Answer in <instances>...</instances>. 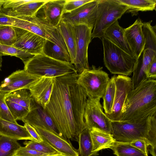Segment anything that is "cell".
<instances>
[{
  "label": "cell",
  "mask_w": 156,
  "mask_h": 156,
  "mask_svg": "<svg viewBox=\"0 0 156 156\" xmlns=\"http://www.w3.org/2000/svg\"><path fill=\"white\" fill-rule=\"evenodd\" d=\"M77 72L54 78L49 101L45 110L55 123L61 136L77 141L86 128L84 115L87 97L77 83Z\"/></svg>",
  "instance_id": "cell-1"
},
{
  "label": "cell",
  "mask_w": 156,
  "mask_h": 156,
  "mask_svg": "<svg viewBox=\"0 0 156 156\" xmlns=\"http://www.w3.org/2000/svg\"><path fill=\"white\" fill-rule=\"evenodd\" d=\"M156 114V80L148 79L128 94L120 121L143 120Z\"/></svg>",
  "instance_id": "cell-2"
},
{
  "label": "cell",
  "mask_w": 156,
  "mask_h": 156,
  "mask_svg": "<svg viewBox=\"0 0 156 156\" xmlns=\"http://www.w3.org/2000/svg\"><path fill=\"white\" fill-rule=\"evenodd\" d=\"M156 114L139 120L112 121L111 134L116 142L130 143L143 139L156 147Z\"/></svg>",
  "instance_id": "cell-3"
},
{
  "label": "cell",
  "mask_w": 156,
  "mask_h": 156,
  "mask_svg": "<svg viewBox=\"0 0 156 156\" xmlns=\"http://www.w3.org/2000/svg\"><path fill=\"white\" fill-rule=\"evenodd\" d=\"M23 63L25 71L40 77L55 78L77 72L71 63L54 59L43 53L34 55Z\"/></svg>",
  "instance_id": "cell-4"
},
{
  "label": "cell",
  "mask_w": 156,
  "mask_h": 156,
  "mask_svg": "<svg viewBox=\"0 0 156 156\" xmlns=\"http://www.w3.org/2000/svg\"><path fill=\"white\" fill-rule=\"evenodd\" d=\"M105 65L112 74L131 75L137 62L135 57L128 54L105 37L101 38Z\"/></svg>",
  "instance_id": "cell-5"
},
{
  "label": "cell",
  "mask_w": 156,
  "mask_h": 156,
  "mask_svg": "<svg viewBox=\"0 0 156 156\" xmlns=\"http://www.w3.org/2000/svg\"><path fill=\"white\" fill-rule=\"evenodd\" d=\"M128 9V6L118 0H98L96 17L92 39L104 37L106 29L120 19Z\"/></svg>",
  "instance_id": "cell-6"
},
{
  "label": "cell",
  "mask_w": 156,
  "mask_h": 156,
  "mask_svg": "<svg viewBox=\"0 0 156 156\" xmlns=\"http://www.w3.org/2000/svg\"><path fill=\"white\" fill-rule=\"evenodd\" d=\"M12 17L13 26L34 33L68 51L58 26L52 27L36 16Z\"/></svg>",
  "instance_id": "cell-7"
},
{
  "label": "cell",
  "mask_w": 156,
  "mask_h": 156,
  "mask_svg": "<svg viewBox=\"0 0 156 156\" xmlns=\"http://www.w3.org/2000/svg\"><path fill=\"white\" fill-rule=\"evenodd\" d=\"M102 69L92 65L79 74L77 83L84 90L88 98H103L110 78Z\"/></svg>",
  "instance_id": "cell-8"
},
{
  "label": "cell",
  "mask_w": 156,
  "mask_h": 156,
  "mask_svg": "<svg viewBox=\"0 0 156 156\" xmlns=\"http://www.w3.org/2000/svg\"><path fill=\"white\" fill-rule=\"evenodd\" d=\"M73 26L76 49V58L73 65L77 73L80 74L84 70L90 68L88 48L92 40L93 29L84 24Z\"/></svg>",
  "instance_id": "cell-9"
},
{
  "label": "cell",
  "mask_w": 156,
  "mask_h": 156,
  "mask_svg": "<svg viewBox=\"0 0 156 156\" xmlns=\"http://www.w3.org/2000/svg\"><path fill=\"white\" fill-rule=\"evenodd\" d=\"M100 99L87 98L84 115L85 123L90 130L95 128L111 134L112 121L104 112Z\"/></svg>",
  "instance_id": "cell-10"
},
{
  "label": "cell",
  "mask_w": 156,
  "mask_h": 156,
  "mask_svg": "<svg viewBox=\"0 0 156 156\" xmlns=\"http://www.w3.org/2000/svg\"><path fill=\"white\" fill-rule=\"evenodd\" d=\"M14 27L16 40L12 46L34 55L43 53L46 39L27 30Z\"/></svg>",
  "instance_id": "cell-11"
},
{
  "label": "cell",
  "mask_w": 156,
  "mask_h": 156,
  "mask_svg": "<svg viewBox=\"0 0 156 156\" xmlns=\"http://www.w3.org/2000/svg\"><path fill=\"white\" fill-rule=\"evenodd\" d=\"M98 0H92L72 11L64 13L61 20L74 25L84 24L92 29L95 23Z\"/></svg>",
  "instance_id": "cell-12"
},
{
  "label": "cell",
  "mask_w": 156,
  "mask_h": 156,
  "mask_svg": "<svg viewBox=\"0 0 156 156\" xmlns=\"http://www.w3.org/2000/svg\"><path fill=\"white\" fill-rule=\"evenodd\" d=\"M115 93L112 112L106 115L112 121H119L127 96L132 89V85L131 79L127 76L115 75Z\"/></svg>",
  "instance_id": "cell-13"
},
{
  "label": "cell",
  "mask_w": 156,
  "mask_h": 156,
  "mask_svg": "<svg viewBox=\"0 0 156 156\" xmlns=\"http://www.w3.org/2000/svg\"><path fill=\"white\" fill-rule=\"evenodd\" d=\"M31 98L29 90L26 89L6 93V103L16 120H22L27 114Z\"/></svg>",
  "instance_id": "cell-14"
},
{
  "label": "cell",
  "mask_w": 156,
  "mask_h": 156,
  "mask_svg": "<svg viewBox=\"0 0 156 156\" xmlns=\"http://www.w3.org/2000/svg\"><path fill=\"white\" fill-rule=\"evenodd\" d=\"M22 121L24 123H27L32 126H37L44 128L62 137L51 117L32 97L29 111Z\"/></svg>",
  "instance_id": "cell-15"
},
{
  "label": "cell",
  "mask_w": 156,
  "mask_h": 156,
  "mask_svg": "<svg viewBox=\"0 0 156 156\" xmlns=\"http://www.w3.org/2000/svg\"><path fill=\"white\" fill-rule=\"evenodd\" d=\"M41 77L30 74L24 69L13 72L0 85V93H7L16 90H29Z\"/></svg>",
  "instance_id": "cell-16"
},
{
  "label": "cell",
  "mask_w": 156,
  "mask_h": 156,
  "mask_svg": "<svg viewBox=\"0 0 156 156\" xmlns=\"http://www.w3.org/2000/svg\"><path fill=\"white\" fill-rule=\"evenodd\" d=\"M32 127L43 140L62 154L67 156H79L77 150L73 146L69 140L44 128L37 126Z\"/></svg>",
  "instance_id": "cell-17"
},
{
  "label": "cell",
  "mask_w": 156,
  "mask_h": 156,
  "mask_svg": "<svg viewBox=\"0 0 156 156\" xmlns=\"http://www.w3.org/2000/svg\"><path fill=\"white\" fill-rule=\"evenodd\" d=\"M65 0H48L36 16L52 27L57 28L63 14Z\"/></svg>",
  "instance_id": "cell-18"
},
{
  "label": "cell",
  "mask_w": 156,
  "mask_h": 156,
  "mask_svg": "<svg viewBox=\"0 0 156 156\" xmlns=\"http://www.w3.org/2000/svg\"><path fill=\"white\" fill-rule=\"evenodd\" d=\"M142 23L139 18L133 24L124 29L126 40L137 59L144 51L145 44L142 29Z\"/></svg>",
  "instance_id": "cell-19"
},
{
  "label": "cell",
  "mask_w": 156,
  "mask_h": 156,
  "mask_svg": "<svg viewBox=\"0 0 156 156\" xmlns=\"http://www.w3.org/2000/svg\"><path fill=\"white\" fill-rule=\"evenodd\" d=\"M54 79V77H41L29 90L35 101L44 109L51 94Z\"/></svg>",
  "instance_id": "cell-20"
},
{
  "label": "cell",
  "mask_w": 156,
  "mask_h": 156,
  "mask_svg": "<svg viewBox=\"0 0 156 156\" xmlns=\"http://www.w3.org/2000/svg\"><path fill=\"white\" fill-rule=\"evenodd\" d=\"M156 56V52L146 49L143 51L137 59L135 67L133 72L131 79L132 89L137 88L142 83L148 80L147 73L153 58Z\"/></svg>",
  "instance_id": "cell-21"
},
{
  "label": "cell",
  "mask_w": 156,
  "mask_h": 156,
  "mask_svg": "<svg viewBox=\"0 0 156 156\" xmlns=\"http://www.w3.org/2000/svg\"><path fill=\"white\" fill-rule=\"evenodd\" d=\"M104 37L128 54L136 57L126 40L124 29L119 25L118 20L106 29Z\"/></svg>",
  "instance_id": "cell-22"
},
{
  "label": "cell",
  "mask_w": 156,
  "mask_h": 156,
  "mask_svg": "<svg viewBox=\"0 0 156 156\" xmlns=\"http://www.w3.org/2000/svg\"><path fill=\"white\" fill-rule=\"evenodd\" d=\"M0 134L17 140L33 139L24 126L0 118Z\"/></svg>",
  "instance_id": "cell-23"
},
{
  "label": "cell",
  "mask_w": 156,
  "mask_h": 156,
  "mask_svg": "<svg viewBox=\"0 0 156 156\" xmlns=\"http://www.w3.org/2000/svg\"><path fill=\"white\" fill-rule=\"evenodd\" d=\"M47 1L36 0L13 9H3L2 11L7 15L13 17L36 16L39 10Z\"/></svg>",
  "instance_id": "cell-24"
},
{
  "label": "cell",
  "mask_w": 156,
  "mask_h": 156,
  "mask_svg": "<svg viewBox=\"0 0 156 156\" xmlns=\"http://www.w3.org/2000/svg\"><path fill=\"white\" fill-rule=\"evenodd\" d=\"M92 144V152L96 154L102 149L112 147L115 142L111 134L93 128L90 130Z\"/></svg>",
  "instance_id": "cell-25"
},
{
  "label": "cell",
  "mask_w": 156,
  "mask_h": 156,
  "mask_svg": "<svg viewBox=\"0 0 156 156\" xmlns=\"http://www.w3.org/2000/svg\"><path fill=\"white\" fill-rule=\"evenodd\" d=\"M60 33L73 64L76 58V44L73 25L62 20L58 25Z\"/></svg>",
  "instance_id": "cell-26"
},
{
  "label": "cell",
  "mask_w": 156,
  "mask_h": 156,
  "mask_svg": "<svg viewBox=\"0 0 156 156\" xmlns=\"http://www.w3.org/2000/svg\"><path fill=\"white\" fill-rule=\"evenodd\" d=\"M127 5L128 9L126 12L133 15H137L139 11H151L156 10V0H118Z\"/></svg>",
  "instance_id": "cell-27"
},
{
  "label": "cell",
  "mask_w": 156,
  "mask_h": 156,
  "mask_svg": "<svg viewBox=\"0 0 156 156\" xmlns=\"http://www.w3.org/2000/svg\"><path fill=\"white\" fill-rule=\"evenodd\" d=\"M43 53L60 61L71 62L70 56L68 51L47 40L43 48Z\"/></svg>",
  "instance_id": "cell-28"
},
{
  "label": "cell",
  "mask_w": 156,
  "mask_h": 156,
  "mask_svg": "<svg viewBox=\"0 0 156 156\" xmlns=\"http://www.w3.org/2000/svg\"><path fill=\"white\" fill-rule=\"evenodd\" d=\"M90 132V130L86 128L78 137L79 156H92L96 154L92 152V144Z\"/></svg>",
  "instance_id": "cell-29"
},
{
  "label": "cell",
  "mask_w": 156,
  "mask_h": 156,
  "mask_svg": "<svg viewBox=\"0 0 156 156\" xmlns=\"http://www.w3.org/2000/svg\"><path fill=\"white\" fill-rule=\"evenodd\" d=\"M110 148L117 156H148L129 143L115 141Z\"/></svg>",
  "instance_id": "cell-30"
},
{
  "label": "cell",
  "mask_w": 156,
  "mask_h": 156,
  "mask_svg": "<svg viewBox=\"0 0 156 156\" xmlns=\"http://www.w3.org/2000/svg\"><path fill=\"white\" fill-rule=\"evenodd\" d=\"M152 21L142 23V29L145 42L144 50L149 49L156 52V26L151 25Z\"/></svg>",
  "instance_id": "cell-31"
},
{
  "label": "cell",
  "mask_w": 156,
  "mask_h": 156,
  "mask_svg": "<svg viewBox=\"0 0 156 156\" xmlns=\"http://www.w3.org/2000/svg\"><path fill=\"white\" fill-rule=\"evenodd\" d=\"M17 141L0 134V156H15L21 147Z\"/></svg>",
  "instance_id": "cell-32"
},
{
  "label": "cell",
  "mask_w": 156,
  "mask_h": 156,
  "mask_svg": "<svg viewBox=\"0 0 156 156\" xmlns=\"http://www.w3.org/2000/svg\"><path fill=\"white\" fill-rule=\"evenodd\" d=\"M115 75L112 76L102 98L103 108L106 115H109L112 112L115 93Z\"/></svg>",
  "instance_id": "cell-33"
},
{
  "label": "cell",
  "mask_w": 156,
  "mask_h": 156,
  "mask_svg": "<svg viewBox=\"0 0 156 156\" xmlns=\"http://www.w3.org/2000/svg\"><path fill=\"white\" fill-rule=\"evenodd\" d=\"M24 144L27 148L44 154L51 156L62 154L44 140L38 142L30 140L25 141Z\"/></svg>",
  "instance_id": "cell-34"
},
{
  "label": "cell",
  "mask_w": 156,
  "mask_h": 156,
  "mask_svg": "<svg viewBox=\"0 0 156 156\" xmlns=\"http://www.w3.org/2000/svg\"><path fill=\"white\" fill-rule=\"evenodd\" d=\"M16 40L15 27L0 25V44L12 46Z\"/></svg>",
  "instance_id": "cell-35"
},
{
  "label": "cell",
  "mask_w": 156,
  "mask_h": 156,
  "mask_svg": "<svg viewBox=\"0 0 156 156\" xmlns=\"http://www.w3.org/2000/svg\"><path fill=\"white\" fill-rule=\"evenodd\" d=\"M0 55H9L18 57L21 59L23 62H26L34 55L12 46L0 44Z\"/></svg>",
  "instance_id": "cell-36"
},
{
  "label": "cell",
  "mask_w": 156,
  "mask_h": 156,
  "mask_svg": "<svg viewBox=\"0 0 156 156\" xmlns=\"http://www.w3.org/2000/svg\"><path fill=\"white\" fill-rule=\"evenodd\" d=\"M6 94L0 93V118L6 121L17 123L6 103L5 98Z\"/></svg>",
  "instance_id": "cell-37"
},
{
  "label": "cell",
  "mask_w": 156,
  "mask_h": 156,
  "mask_svg": "<svg viewBox=\"0 0 156 156\" xmlns=\"http://www.w3.org/2000/svg\"><path fill=\"white\" fill-rule=\"evenodd\" d=\"M92 1V0H66L64 7L63 14L70 12Z\"/></svg>",
  "instance_id": "cell-38"
},
{
  "label": "cell",
  "mask_w": 156,
  "mask_h": 156,
  "mask_svg": "<svg viewBox=\"0 0 156 156\" xmlns=\"http://www.w3.org/2000/svg\"><path fill=\"white\" fill-rule=\"evenodd\" d=\"M15 156H53L27 148L21 147L17 151Z\"/></svg>",
  "instance_id": "cell-39"
},
{
  "label": "cell",
  "mask_w": 156,
  "mask_h": 156,
  "mask_svg": "<svg viewBox=\"0 0 156 156\" xmlns=\"http://www.w3.org/2000/svg\"><path fill=\"white\" fill-rule=\"evenodd\" d=\"M36 0H4L2 7L3 9H12L24 4L33 2Z\"/></svg>",
  "instance_id": "cell-40"
},
{
  "label": "cell",
  "mask_w": 156,
  "mask_h": 156,
  "mask_svg": "<svg viewBox=\"0 0 156 156\" xmlns=\"http://www.w3.org/2000/svg\"><path fill=\"white\" fill-rule=\"evenodd\" d=\"M129 144L148 156L147 147L149 146H150V145L146 140L143 139L138 140L131 142Z\"/></svg>",
  "instance_id": "cell-41"
},
{
  "label": "cell",
  "mask_w": 156,
  "mask_h": 156,
  "mask_svg": "<svg viewBox=\"0 0 156 156\" xmlns=\"http://www.w3.org/2000/svg\"><path fill=\"white\" fill-rule=\"evenodd\" d=\"M148 79H155L156 78V56L153 58L147 73Z\"/></svg>",
  "instance_id": "cell-42"
},
{
  "label": "cell",
  "mask_w": 156,
  "mask_h": 156,
  "mask_svg": "<svg viewBox=\"0 0 156 156\" xmlns=\"http://www.w3.org/2000/svg\"><path fill=\"white\" fill-rule=\"evenodd\" d=\"M24 126L32 138L33 141L38 142H41L43 141V139L33 127L26 123H24Z\"/></svg>",
  "instance_id": "cell-43"
},
{
  "label": "cell",
  "mask_w": 156,
  "mask_h": 156,
  "mask_svg": "<svg viewBox=\"0 0 156 156\" xmlns=\"http://www.w3.org/2000/svg\"><path fill=\"white\" fill-rule=\"evenodd\" d=\"M13 17L7 15L2 10L0 11V25L12 26Z\"/></svg>",
  "instance_id": "cell-44"
},
{
  "label": "cell",
  "mask_w": 156,
  "mask_h": 156,
  "mask_svg": "<svg viewBox=\"0 0 156 156\" xmlns=\"http://www.w3.org/2000/svg\"><path fill=\"white\" fill-rule=\"evenodd\" d=\"M2 56L0 55V70H1V68L2 66Z\"/></svg>",
  "instance_id": "cell-45"
},
{
  "label": "cell",
  "mask_w": 156,
  "mask_h": 156,
  "mask_svg": "<svg viewBox=\"0 0 156 156\" xmlns=\"http://www.w3.org/2000/svg\"><path fill=\"white\" fill-rule=\"evenodd\" d=\"M3 3H4L0 4V11H1L2 10V5H3Z\"/></svg>",
  "instance_id": "cell-46"
},
{
  "label": "cell",
  "mask_w": 156,
  "mask_h": 156,
  "mask_svg": "<svg viewBox=\"0 0 156 156\" xmlns=\"http://www.w3.org/2000/svg\"><path fill=\"white\" fill-rule=\"evenodd\" d=\"M66 156L65 155L62 154V155H54V156Z\"/></svg>",
  "instance_id": "cell-47"
},
{
  "label": "cell",
  "mask_w": 156,
  "mask_h": 156,
  "mask_svg": "<svg viewBox=\"0 0 156 156\" xmlns=\"http://www.w3.org/2000/svg\"><path fill=\"white\" fill-rule=\"evenodd\" d=\"M4 0H0V4L4 3Z\"/></svg>",
  "instance_id": "cell-48"
}]
</instances>
